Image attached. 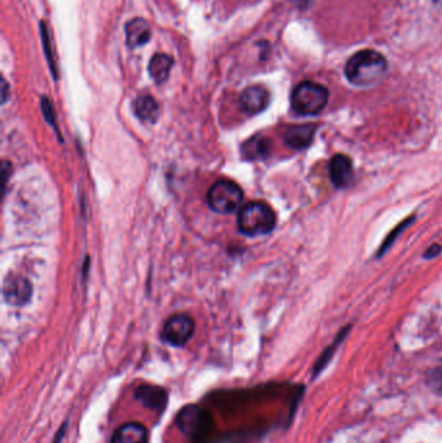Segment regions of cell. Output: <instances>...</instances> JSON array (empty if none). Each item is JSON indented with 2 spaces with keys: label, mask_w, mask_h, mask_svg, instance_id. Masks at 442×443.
<instances>
[{
  "label": "cell",
  "mask_w": 442,
  "mask_h": 443,
  "mask_svg": "<svg viewBox=\"0 0 442 443\" xmlns=\"http://www.w3.org/2000/svg\"><path fill=\"white\" fill-rule=\"evenodd\" d=\"M151 35V26L144 19H134L126 23V42L131 48L144 46Z\"/></svg>",
  "instance_id": "cell-11"
},
{
  "label": "cell",
  "mask_w": 442,
  "mask_h": 443,
  "mask_svg": "<svg viewBox=\"0 0 442 443\" xmlns=\"http://www.w3.org/2000/svg\"><path fill=\"white\" fill-rule=\"evenodd\" d=\"M111 443H148L147 428L139 422H126L113 433Z\"/></svg>",
  "instance_id": "cell-10"
},
{
  "label": "cell",
  "mask_w": 442,
  "mask_h": 443,
  "mask_svg": "<svg viewBox=\"0 0 442 443\" xmlns=\"http://www.w3.org/2000/svg\"><path fill=\"white\" fill-rule=\"evenodd\" d=\"M173 65H174L173 57L165 55V54H157L151 58L148 70H149L152 80L161 84L169 78Z\"/></svg>",
  "instance_id": "cell-15"
},
{
  "label": "cell",
  "mask_w": 442,
  "mask_h": 443,
  "mask_svg": "<svg viewBox=\"0 0 442 443\" xmlns=\"http://www.w3.org/2000/svg\"><path fill=\"white\" fill-rule=\"evenodd\" d=\"M195 332V321L191 317L178 314L168 319L164 324L161 336L173 346H183L191 340Z\"/></svg>",
  "instance_id": "cell-5"
},
{
  "label": "cell",
  "mask_w": 442,
  "mask_h": 443,
  "mask_svg": "<svg viewBox=\"0 0 442 443\" xmlns=\"http://www.w3.org/2000/svg\"><path fill=\"white\" fill-rule=\"evenodd\" d=\"M270 152V141L266 137H253L243 146V156L248 159H263Z\"/></svg>",
  "instance_id": "cell-16"
},
{
  "label": "cell",
  "mask_w": 442,
  "mask_h": 443,
  "mask_svg": "<svg viewBox=\"0 0 442 443\" xmlns=\"http://www.w3.org/2000/svg\"><path fill=\"white\" fill-rule=\"evenodd\" d=\"M388 63L386 57L374 49H362L353 55L345 65L348 80L361 87L377 83L386 74Z\"/></svg>",
  "instance_id": "cell-1"
},
{
  "label": "cell",
  "mask_w": 442,
  "mask_h": 443,
  "mask_svg": "<svg viewBox=\"0 0 442 443\" xmlns=\"http://www.w3.org/2000/svg\"><path fill=\"white\" fill-rule=\"evenodd\" d=\"M329 171L332 183L339 188H344L352 181V159L344 155H336L329 162Z\"/></svg>",
  "instance_id": "cell-9"
},
{
  "label": "cell",
  "mask_w": 442,
  "mask_h": 443,
  "mask_svg": "<svg viewBox=\"0 0 442 443\" xmlns=\"http://www.w3.org/2000/svg\"><path fill=\"white\" fill-rule=\"evenodd\" d=\"M239 104L241 111L247 114L261 113L270 104V93L263 86H250L241 92Z\"/></svg>",
  "instance_id": "cell-6"
},
{
  "label": "cell",
  "mask_w": 442,
  "mask_h": 443,
  "mask_svg": "<svg viewBox=\"0 0 442 443\" xmlns=\"http://www.w3.org/2000/svg\"><path fill=\"white\" fill-rule=\"evenodd\" d=\"M440 251H441V247H440V245H433L432 248H430V249L426 251L424 257H426V258H433V257H436Z\"/></svg>",
  "instance_id": "cell-19"
},
{
  "label": "cell",
  "mask_w": 442,
  "mask_h": 443,
  "mask_svg": "<svg viewBox=\"0 0 442 443\" xmlns=\"http://www.w3.org/2000/svg\"><path fill=\"white\" fill-rule=\"evenodd\" d=\"M4 299L13 306H23L32 297V285L21 276H12L4 284Z\"/></svg>",
  "instance_id": "cell-8"
},
{
  "label": "cell",
  "mask_w": 442,
  "mask_h": 443,
  "mask_svg": "<svg viewBox=\"0 0 442 443\" xmlns=\"http://www.w3.org/2000/svg\"><path fill=\"white\" fill-rule=\"evenodd\" d=\"M206 412L196 405L181 409L177 418V425L186 435H196L204 429Z\"/></svg>",
  "instance_id": "cell-7"
},
{
  "label": "cell",
  "mask_w": 442,
  "mask_h": 443,
  "mask_svg": "<svg viewBox=\"0 0 442 443\" xmlns=\"http://www.w3.org/2000/svg\"><path fill=\"white\" fill-rule=\"evenodd\" d=\"M134 111L136 117L146 124H155L159 118V104L149 95H143L136 99L134 102Z\"/></svg>",
  "instance_id": "cell-14"
},
{
  "label": "cell",
  "mask_w": 442,
  "mask_h": 443,
  "mask_svg": "<svg viewBox=\"0 0 442 443\" xmlns=\"http://www.w3.org/2000/svg\"><path fill=\"white\" fill-rule=\"evenodd\" d=\"M276 223V216L272 207L262 201H253L240 207L238 227L247 236H261L272 232Z\"/></svg>",
  "instance_id": "cell-2"
},
{
  "label": "cell",
  "mask_w": 442,
  "mask_h": 443,
  "mask_svg": "<svg viewBox=\"0 0 442 443\" xmlns=\"http://www.w3.org/2000/svg\"><path fill=\"white\" fill-rule=\"evenodd\" d=\"M41 35L43 39V47L45 49V56L48 58V63L52 69L54 76L56 77V67H55V60H54V55L51 52V47H49V38H48V33H47V27H45V23H41Z\"/></svg>",
  "instance_id": "cell-17"
},
{
  "label": "cell",
  "mask_w": 442,
  "mask_h": 443,
  "mask_svg": "<svg viewBox=\"0 0 442 443\" xmlns=\"http://www.w3.org/2000/svg\"><path fill=\"white\" fill-rule=\"evenodd\" d=\"M244 200V192L232 181H218L206 194L210 209L219 214H231L236 212Z\"/></svg>",
  "instance_id": "cell-4"
},
{
  "label": "cell",
  "mask_w": 442,
  "mask_h": 443,
  "mask_svg": "<svg viewBox=\"0 0 442 443\" xmlns=\"http://www.w3.org/2000/svg\"><path fill=\"white\" fill-rule=\"evenodd\" d=\"M314 133H316L314 125L292 126L285 131L284 140L291 148L304 149L311 143Z\"/></svg>",
  "instance_id": "cell-13"
},
{
  "label": "cell",
  "mask_w": 442,
  "mask_h": 443,
  "mask_svg": "<svg viewBox=\"0 0 442 443\" xmlns=\"http://www.w3.org/2000/svg\"><path fill=\"white\" fill-rule=\"evenodd\" d=\"M431 385L436 391L442 394V370H439L432 374Z\"/></svg>",
  "instance_id": "cell-18"
},
{
  "label": "cell",
  "mask_w": 442,
  "mask_h": 443,
  "mask_svg": "<svg viewBox=\"0 0 442 443\" xmlns=\"http://www.w3.org/2000/svg\"><path fill=\"white\" fill-rule=\"evenodd\" d=\"M329 90L311 80L301 82L296 87L291 102L296 113L300 115H316L320 113L329 102Z\"/></svg>",
  "instance_id": "cell-3"
},
{
  "label": "cell",
  "mask_w": 442,
  "mask_h": 443,
  "mask_svg": "<svg viewBox=\"0 0 442 443\" xmlns=\"http://www.w3.org/2000/svg\"><path fill=\"white\" fill-rule=\"evenodd\" d=\"M135 397L140 400L144 406L155 411H162L166 406L168 396L164 389L153 385H142L137 387L135 391Z\"/></svg>",
  "instance_id": "cell-12"
}]
</instances>
